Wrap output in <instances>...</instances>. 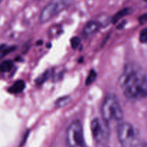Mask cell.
<instances>
[{
    "label": "cell",
    "mask_w": 147,
    "mask_h": 147,
    "mask_svg": "<svg viewBox=\"0 0 147 147\" xmlns=\"http://www.w3.org/2000/svg\"><path fill=\"white\" fill-rule=\"evenodd\" d=\"M71 98L69 96H65L63 97H60L57 98L55 102V106L57 108H62L65 106L66 105L70 103Z\"/></svg>",
    "instance_id": "cell-10"
},
{
    "label": "cell",
    "mask_w": 147,
    "mask_h": 147,
    "mask_svg": "<svg viewBox=\"0 0 147 147\" xmlns=\"http://www.w3.org/2000/svg\"><path fill=\"white\" fill-rule=\"evenodd\" d=\"M26 84L24 83V80H17L8 89V91L10 93H13V94H18V93H22L25 88Z\"/></svg>",
    "instance_id": "cell-8"
},
{
    "label": "cell",
    "mask_w": 147,
    "mask_h": 147,
    "mask_svg": "<svg viewBox=\"0 0 147 147\" xmlns=\"http://www.w3.org/2000/svg\"><path fill=\"white\" fill-rule=\"evenodd\" d=\"M74 0H50L41 11L40 21L46 23L70 7Z\"/></svg>",
    "instance_id": "cell-4"
},
{
    "label": "cell",
    "mask_w": 147,
    "mask_h": 147,
    "mask_svg": "<svg viewBox=\"0 0 147 147\" xmlns=\"http://www.w3.org/2000/svg\"><path fill=\"white\" fill-rule=\"evenodd\" d=\"M146 20H147L146 14H144L143 15H142L140 17H139V22H140V24H145L146 22Z\"/></svg>",
    "instance_id": "cell-16"
},
{
    "label": "cell",
    "mask_w": 147,
    "mask_h": 147,
    "mask_svg": "<svg viewBox=\"0 0 147 147\" xmlns=\"http://www.w3.org/2000/svg\"><path fill=\"white\" fill-rule=\"evenodd\" d=\"M136 147H147V146H146V144L145 143V142H144V143H142V142H141V143L139 144Z\"/></svg>",
    "instance_id": "cell-18"
},
{
    "label": "cell",
    "mask_w": 147,
    "mask_h": 147,
    "mask_svg": "<svg viewBox=\"0 0 147 147\" xmlns=\"http://www.w3.org/2000/svg\"><path fill=\"white\" fill-rule=\"evenodd\" d=\"M123 95L129 100H141L147 95V79L143 67L135 63H128L119 78Z\"/></svg>",
    "instance_id": "cell-1"
},
{
    "label": "cell",
    "mask_w": 147,
    "mask_h": 147,
    "mask_svg": "<svg viewBox=\"0 0 147 147\" xmlns=\"http://www.w3.org/2000/svg\"><path fill=\"white\" fill-rule=\"evenodd\" d=\"M92 135L96 142L101 146L107 144L110 139L109 125L100 118H95L90 123Z\"/></svg>",
    "instance_id": "cell-6"
},
{
    "label": "cell",
    "mask_w": 147,
    "mask_h": 147,
    "mask_svg": "<svg viewBox=\"0 0 147 147\" xmlns=\"http://www.w3.org/2000/svg\"><path fill=\"white\" fill-rule=\"evenodd\" d=\"M50 73H51V70H47L46 71H45L42 74H41L38 78H37L35 80L36 84L38 85V86H41L42 84L45 83L47 79L49 78V77H50Z\"/></svg>",
    "instance_id": "cell-12"
},
{
    "label": "cell",
    "mask_w": 147,
    "mask_h": 147,
    "mask_svg": "<svg viewBox=\"0 0 147 147\" xmlns=\"http://www.w3.org/2000/svg\"><path fill=\"white\" fill-rule=\"evenodd\" d=\"M70 45H71L72 48L74 50H77L81 45V40L78 37H73L70 40Z\"/></svg>",
    "instance_id": "cell-14"
},
{
    "label": "cell",
    "mask_w": 147,
    "mask_h": 147,
    "mask_svg": "<svg viewBox=\"0 0 147 147\" xmlns=\"http://www.w3.org/2000/svg\"><path fill=\"white\" fill-rule=\"evenodd\" d=\"M139 40L142 43H146L147 42V30L146 28L143 29V30L141 31L140 35H139Z\"/></svg>",
    "instance_id": "cell-15"
},
{
    "label": "cell",
    "mask_w": 147,
    "mask_h": 147,
    "mask_svg": "<svg viewBox=\"0 0 147 147\" xmlns=\"http://www.w3.org/2000/svg\"><path fill=\"white\" fill-rule=\"evenodd\" d=\"M103 147H106V146H103Z\"/></svg>",
    "instance_id": "cell-19"
},
{
    "label": "cell",
    "mask_w": 147,
    "mask_h": 147,
    "mask_svg": "<svg viewBox=\"0 0 147 147\" xmlns=\"http://www.w3.org/2000/svg\"><path fill=\"white\" fill-rule=\"evenodd\" d=\"M96 78H97V73H96V72L94 70H91L90 73H89V75L88 76L87 78H86V85L87 86H90L96 80Z\"/></svg>",
    "instance_id": "cell-13"
},
{
    "label": "cell",
    "mask_w": 147,
    "mask_h": 147,
    "mask_svg": "<svg viewBox=\"0 0 147 147\" xmlns=\"http://www.w3.org/2000/svg\"><path fill=\"white\" fill-rule=\"evenodd\" d=\"M102 24L99 21L92 20L88 22L83 29V36L86 38H89L96 34L100 30Z\"/></svg>",
    "instance_id": "cell-7"
},
{
    "label": "cell",
    "mask_w": 147,
    "mask_h": 147,
    "mask_svg": "<svg viewBox=\"0 0 147 147\" xmlns=\"http://www.w3.org/2000/svg\"><path fill=\"white\" fill-rule=\"evenodd\" d=\"M117 136L122 147H136L141 143L139 130L129 122L121 121L118 123Z\"/></svg>",
    "instance_id": "cell-3"
},
{
    "label": "cell",
    "mask_w": 147,
    "mask_h": 147,
    "mask_svg": "<svg viewBox=\"0 0 147 147\" xmlns=\"http://www.w3.org/2000/svg\"><path fill=\"white\" fill-rule=\"evenodd\" d=\"M101 116L109 125L123 121V111L119 98L114 93H109L105 97L101 106Z\"/></svg>",
    "instance_id": "cell-2"
},
{
    "label": "cell",
    "mask_w": 147,
    "mask_h": 147,
    "mask_svg": "<svg viewBox=\"0 0 147 147\" xmlns=\"http://www.w3.org/2000/svg\"><path fill=\"white\" fill-rule=\"evenodd\" d=\"M6 47V45L3 44V45H0V56H1V52H2V50H4V47Z\"/></svg>",
    "instance_id": "cell-17"
},
{
    "label": "cell",
    "mask_w": 147,
    "mask_h": 147,
    "mask_svg": "<svg viewBox=\"0 0 147 147\" xmlns=\"http://www.w3.org/2000/svg\"><path fill=\"white\" fill-rule=\"evenodd\" d=\"M14 67V63L11 60H7L0 63V72L7 73L9 72Z\"/></svg>",
    "instance_id": "cell-11"
},
{
    "label": "cell",
    "mask_w": 147,
    "mask_h": 147,
    "mask_svg": "<svg viewBox=\"0 0 147 147\" xmlns=\"http://www.w3.org/2000/svg\"><path fill=\"white\" fill-rule=\"evenodd\" d=\"M132 9L130 7H125V8L121 9L120 11H118L111 19V22L113 24H116L120 20H121L123 17L129 15L131 13Z\"/></svg>",
    "instance_id": "cell-9"
},
{
    "label": "cell",
    "mask_w": 147,
    "mask_h": 147,
    "mask_svg": "<svg viewBox=\"0 0 147 147\" xmlns=\"http://www.w3.org/2000/svg\"><path fill=\"white\" fill-rule=\"evenodd\" d=\"M65 139L67 147H87L83 126L80 121L75 120L69 125Z\"/></svg>",
    "instance_id": "cell-5"
}]
</instances>
